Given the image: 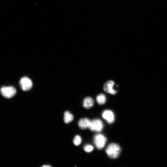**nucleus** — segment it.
Here are the masks:
<instances>
[{"mask_svg":"<svg viewBox=\"0 0 167 167\" xmlns=\"http://www.w3.org/2000/svg\"><path fill=\"white\" fill-rule=\"evenodd\" d=\"M96 101L99 105L104 104L106 101V97L103 94L101 93L98 95L96 97Z\"/></svg>","mask_w":167,"mask_h":167,"instance_id":"9b49d317","label":"nucleus"},{"mask_svg":"<svg viewBox=\"0 0 167 167\" xmlns=\"http://www.w3.org/2000/svg\"><path fill=\"white\" fill-rule=\"evenodd\" d=\"M121 151L120 147L118 144L114 143L109 144L105 150L107 156L111 159L117 158L119 155Z\"/></svg>","mask_w":167,"mask_h":167,"instance_id":"f257e3e1","label":"nucleus"},{"mask_svg":"<svg viewBox=\"0 0 167 167\" xmlns=\"http://www.w3.org/2000/svg\"><path fill=\"white\" fill-rule=\"evenodd\" d=\"M94 104V100L90 96L85 97L83 101V106L86 109H89L92 108Z\"/></svg>","mask_w":167,"mask_h":167,"instance_id":"6e6552de","label":"nucleus"},{"mask_svg":"<svg viewBox=\"0 0 167 167\" xmlns=\"http://www.w3.org/2000/svg\"><path fill=\"white\" fill-rule=\"evenodd\" d=\"M74 119L73 115L68 111H65L64 114L63 120L64 122L68 123L71 122Z\"/></svg>","mask_w":167,"mask_h":167,"instance_id":"9d476101","label":"nucleus"},{"mask_svg":"<svg viewBox=\"0 0 167 167\" xmlns=\"http://www.w3.org/2000/svg\"><path fill=\"white\" fill-rule=\"evenodd\" d=\"M94 142L96 148L99 150L102 149L107 141L106 137L101 134L96 135L93 138Z\"/></svg>","mask_w":167,"mask_h":167,"instance_id":"7ed1b4c3","label":"nucleus"},{"mask_svg":"<svg viewBox=\"0 0 167 167\" xmlns=\"http://www.w3.org/2000/svg\"><path fill=\"white\" fill-rule=\"evenodd\" d=\"M82 139L80 136L79 135H76L74 137L73 143L76 146L79 145L81 143Z\"/></svg>","mask_w":167,"mask_h":167,"instance_id":"f8f14e48","label":"nucleus"},{"mask_svg":"<svg viewBox=\"0 0 167 167\" xmlns=\"http://www.w3.org/2000/svg\"><path fill=\"white\" fill-rule=\"evenodd\" d=\"M84 151L87 152H91L92 151L93 149V147L91 145L87 144L85 145L84 147Z\"/></svg>","mask_w":167,"mask_h":167,"instance_id":"ddd939ff","label":"nucleus"},{"mask_svg":"<svg viewBox=\"0 0 167 167\" xmlns=\"http://www.w3.org/2000/svg\"><path fill=\"white\" fill-rule=\"evenodd\" d=\"M90 122L91 121L88 118H81L78 121V127L82 130L86 129L88 127Z\"/></svg>","mask_w":167,"mask_h":167,"instance_id":"1a4fd4ad","label":"nucleus"},{"mask_svg":"<svg viewBox=\"0 0 167 167\" xmlns=\"http://www.w3.org/2000/svg\"><path fill=\"white\" fill-rule=\"evenodd\" d=\"M0 93L5 98H10L15 94L16 90L14 87L12 86L3 87L0 89Z\"/></svg>","mask_w":167,"mask_h":167,"instance_id":"20e7f679","label":"nucleus"},{"mask_svg":"<svg viewBox=\"0 0 167 167\" xmlns=\"http://www.w3.org/2000/svg\"><path fill=\"white\" fill-rule=\"evenodd\" d=\"M104 127L102 121L98 119H95L91 121L88 128L91 131L96 132H101Z\"/></svg>","mask_w":167,"mask_h":167,"instance_id":"f03ea898","label":"nucleus"},{"mask_svg":"<svg viewBox=\"0 0 167 167\" xmlns=\"http://www.w3.org/2000/svg\"><path fill=\"white\" fill-rule=\"evenodd\" d=\"M102 118L109 124L113 122L115 120V116L113 112L109 110H105L102 114Z\"/></svg>","mask_w":167,"mask_h":167,"instance_id":"423d86ee","label":"nucleus"},{"mask_svg":"<svg viewBox=\"0 0 167 167\" xmlns=\"http://www.w3.org/2000/svg\"><path fill=\"white\" fill-rule=\"evenodd\" d=\"M19 85L21 89L25 91L30 90L32 85L31 80L26 77H23L21 79Z\"/></svg>","mask_w":167,"mask_h":167,"instance_id":"39448f33","label":"nucleus"},{"mask_svg":"<svg viewBox=\"0 0 167 167\" xmlns=\"http://www.w3.org/2000/svg\"><path fill=\"white\" fill-rule=\"evenodd\" d=\"M114 82L112 80L106 81L103 86V89L106 92L115 95L117 92V91L113 89V87L114 85Z\"/></svg>","mask_w":167,"mask_h":167,"instance_id":"0eeeda50","label":"nucleus"},{"mask_svg":"<svg viewBox=\"0 0 167 167\" xmlns=\"http://www.w3.org/2000/svg\"><path fill=\"white\" fill-rule=\"evenodd\" d=\"M43 167H51V166L50 165H45L43 166H42Z\"/></svg>","mask_w":167,"mask_h":167,"instance_id":"4468645a","label":"nucleus"}]
</instances>
